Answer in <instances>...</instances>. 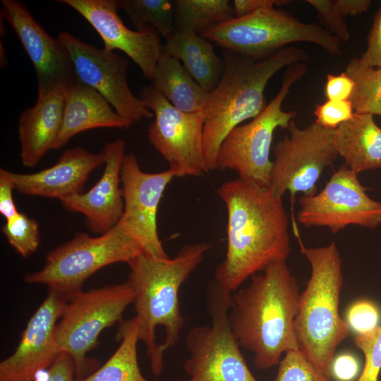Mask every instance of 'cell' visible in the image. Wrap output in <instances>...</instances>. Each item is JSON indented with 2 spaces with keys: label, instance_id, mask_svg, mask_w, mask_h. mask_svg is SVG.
Masks as SVG:
<instances>
[{
  "label": "cell",
  "instance_id": "obj_9",
  "mask_svg": "<svg viewBox=\"0 0 381 381\" xmlns=\"http://www.w3.org/2000/svg\"><path fill=\"white\" fill-rule=\"evenodd\" d=\"M232 292L215 280L207 288L210 322L188 331L187 381H257L249 370L229 319Z\"/></svg>",
  "mask_w": 381,
  "mask_h": 381
},
{
  "label": "cell",
  "instance_id": "obj_23",
  "mask_svg": "<svg viewBox=\"0 0 381 381\" xmlns=\"http://www.w3.org/2000/svg\"><path fill=\"white\" fill-rule=\"evenodd\" d=\"M373 114L354 112L334 133V145L347 167L358 174L381 167V128Z\"/></svg>",
  "mask_w": 381,
  "mask_h": 381
},
{
  "label": "cell",
  "instance_id": "obj_24",
  "mask_svg": "<svg viewBox=\"0 0 381 381\" xmlns=\"http://www.w3.org/2000/svg\"><path fill=\"white\" fill-rule=\"evenodd\" d=\"M162 52L182 62L193 79L209 94L218 86L224 60L218 56L212 42L188 30H177L163 44Z\"/></svg>",
  "mask_w": 381,
  "mask_h": 381
},
{
  "label": "cell",
  "instance_id": "obj_8",
  "mask_svg": "<svg viewBox=\"0 0 381 381\" xmlns=\"http://www.w3.org/2000/svg\"><path fill=\"white\" fill-rule=\"evenodd\" d=\"M307 72L304 62L293 64L283 75L282 85L265 109L250 121L231 130L222 143L217 156V169L236 171L238 177L267 188L272 161L270 151L277 128L287 129L296 116L285 111L282 104L294 83Z\"/></svg>",
  "mask_w": 381,
  "mask_h": 381
},
{
  "label": "cell",
  "instance_id": "obj_16",
  "mask_svg": "<svg viewBox=\"0 0 381 381\" xmlns=\"http://www.w3.org/2000/svg\"><path fill=\"white\" fill-rule=\"evenodd\" d=\"M68 299L52 290L28 320L15 351L0 363V381H35L61 353L57 321Z\"/></svg>",
  "mask_w": 381,
  "mask_h": 381
},
{
  "label": "cell",
  "instance_id": "obj_5",
  "mask_svg": "<svg viewBox=\"0 0 381 381\" xmlns=\"http://www.w3.org/2000/svg\"><path fill=\"white\" fill-rule=\"evenodd\" d=\"M301 253L311 267L306 287L300 294L294 329L298 349L320 372L332 377L331 367L338 346L350 329L339 314L343 285L341 258L334 242L306 248Z\"/></svg>",
  "mask_w": 381,
  "mask_h": 381
},
{
  "label": "cell",
  "instance_id": "obj_21",
  "mask_svg": "<svg viewBox=\"0 0 381 381\" xmlns=\"http://www.w3.org/2000/svg\"><path fill=\"white\" fill-rule=\"evenodd\" d=\"M66 88L37 95L34 106L25 109L18 119V133L23 165L32 168L54 150L64 116Z\"/></svg>",
  "mask_w": 381,
  "mask_h": 381
},
{
  "label": "cell",
  "instance_id": "obj_13",
  "mask_svg": "<svg viewBox=\"0 0 381 381\" xmlns=\"http://www.w3.org/2000/svg\"><path fill=\"white\" fill-rule=\"evenodd\" d=\"M57 39L69 57L75 77L98 92L129 127L144 118L154 116L130 88L125 58L85 42L66 31L61 32Z\"/></svg>",
  "mask_w": 381,
  "mask_h": 381
},
{
  "label": "cell",
  "instance_id": "obj_31",
  "mask_svg": "<svg viewBox=\"0 0 381 381\" xmlns=\"http://www.w3.org/2000/svg\"><path fill=\"white\" fill-rule=\"evenodd\" d=\"M274 381H332L318 370L299 349L285 353Z\"/></svg>",
  "mask_w": 381,
  "mask_h": 381
},
{
  "label": "cell",
  "instance_id": "obj_12",
  "mask_svg": "<svg viewBox=\"0 0 381 381\" xmlns=\"http://www.w3.org/2000/svg\"><path fill=\"white\" fill-rule=\"evenodd\" d=\"M153 113L148 140L179 177L208 173L203 152L204 110L186 113L175 108L152 85L140 97Z\"/></svg>",
  "mask_w": 381,
  "mask_h": 381
},
{
  "label": "cell",
  "instance_id": "obj_14",
  "mask_svg": "<svg viewBox=\"0 0 381 381\" xmlns=\"http://www.w3.org/2000/svg\"><path fill=\"white\" fill-rule=\"evenodd\" d=\"M298 222L303 226L327 227L336 234L350 225L375 229L381 224V201L371 199L346 164L331 176L324 188L299 199Z\"/></svg>",
  "mask_w": 381,
  "mask_h": 381
},
{
  "label": "cell",
  "instance_id": "obj_7",
  "mask_svg": "<svg viewBox=\"0 0 381 381\" xmlns=\"http://www.w3.org/2000/svg\"><path fill=\"white\" fill-rule=\"evenodd\" d=\"M140 245L119 222L108 232L92 237L80 233L47 255L44 267L25 276V282L44 284L68 300L82 291L85 280L104 267L128 263L143 253Z\"/></svg>",
  "mask_w": 381,
  "mask_h": 381
},
{
  "label": "cell",
  "instance_id": "obj_27",
  "mask_svg": "<svg viewBox=\"0 0 381 381\" xmlns=\"http://www.w3.org/2000/svg\"><path fill=\"white\" fill-rule=\"evenodd\" d=\"M174 5L176 29L200 35L236 18L229 0H175Z\"/></svg>",
  "mask_w": 381,
  "mask_h": 381
},
{
  "label": "cell",
  "instance_id": "obj_34",
  "mask_svg": "<svg viewBox=\"0 0 381 381\" xmlns=\"http://www.w3.org/2000/svg\"><path fill=\"white\" fill-rule=\"evenodd\" d=\"M354 110L350 100H327L316 105L314 114L317 122L322 127L335 130L353 116Z\"/></svg>",
  "mask_w": 381,
  "mask_h": 381
},
{
  "label": "cell",
  "instance_id": "obj_33",
  "mask_svg": "<svg viewBox=\"0 0 381 381\" xmlns=\"http://www.w3.org/2000/svg\"><path fill=\"white\" fill-rule=\"evenodd\" d=\"M380 313L377 306L368 300H358L347 309L346 321L350 330L365 334L378 327Z\"/></svg>",
  "mask_w": 381,
  "mask_h": 381
},
{
  "label": "cell",
  "instance_id": "obj_38",
  "mask_svg": "<svg viewBox=\"0 0 381 381\" xmlns=\"http://www.w3.org/2000/svg\"><path fill=\"white\" fill-rule=\"evenodd\" d=\"M14 184L11 176L10 171L0 169V213L6 219H11L18 214L13 191Z\"/></svg>",
  "mask_w": 381,
  "mask_h": 381
},
{
  "label": "cell",
  "instance_id": "obj_11",
  "mask_svg": "<svg viewBox=\"0 0 381 381\" xmlns=\"http://www.w3.org/2000/svg\"><path fill=\"white\" fill-rule=\"evenodd\" d=\"M289 133L272 148L274 159L267 187L271 193L282 199L289 191L313 195L323 169L338 154L334 145V130L327 129L314 121L304 128L291 121Z\"/></svg>",
  "mask_w": 381,
  "mask_h": 381
},
{
  "label": "cell",
  "instance_id": "obj_42",
  "mask_svg": "<svg viewBox=\"0 0 381 381\" xmlns=\"http://www.w3.org/2000/svg\"><path fill=\"white\" fill-rule=\"evenodd\" d=\"M371 4L370 0L334 1L336 9L344 18L348 16H355L367 11Z\"/></svg>",
  "mask_w": 381,
  "mask_h": 381
},
{
  "label": "cell",
  "instance_id": "obj_28",
  "mask_svg": "<svg viewBox=\"0 0 381 381\" xmlns=\"http://www.w3.org/2000/svg\"><path fill=\"white\" fill-rule=\"evenodd\" d=\"M118 8L123 11L137 30L153 27L165 40L176 31L174 1L116 0Z\"/></svg>",
  "mask_w": 381,
  "mask_h": 381
},
{
  "label": "cell",
  "instance_id": "obj_3",
  "mask_svg": "<svg viewBox=\"0 0 381 381\" xmlns=\"http://www.w3.org/2000/svg\"><path fill=\"white\" fill-rule=\"evenodd\" d=\"M211 247L206 242L186 245L168 259L143 252L128 263V281L135 291L138 337L146 346L155 375L162 373L164 353L179 342L185 324L179 290Z\"/></svg>",
  "mask_w": 381,
  "mask_h": 381
},
{
  "label": "cell",
  "instance_id": "obj_35",
  "mask_svg": "<svg viewBox=\"0 0 381 381\" xmlns=\"http://www.w3.org/2000/svg\"><path fill=\"white\" fill-rule=\"evenodd\" d=\"M318 12L320 21L327 30L341 43L351 37L350 31L344 18L340 15L332 0H306Z\"/></svg>",
  "mask_w": 381,
  "mask_h": 381
},
{
  "label": "cell",
  "instance_id": "obj_40",
  "mask_svg": "<svg viewBox=\"0 0 381 381\" xmlns=\"http://www.w3.org/2000/svg\"><path fill=\"white\" fill-rule=\"evenodd\" d=\"M359 363L355 356L349 353H341L334 358L331 375L339 381H353L358 374Z\"/></svg>",
  "mask_w": 381,
  "mask_h": 381
},
{
  "label": "cell",
  "instance_id": "obj_17",
  "mask_svg": "<svg viewBox=\"0 0 381 381\" xmlns=\"http://www.w3.org/2000/svg\"><path fill=\"white\" fill-rule=\"evenodd\" d=\"M77 11L97 31L104 49L120 50L140 68L145 78L152 80L163 44L160 34L152 26L140 30L127 28L118 15L116 0H59Z\"/></svg>",
  "mask_w": 381,
  "mask_h": 381
},
{
  "label": "cell",
  "instance_id": "obj_29",
  "mask_svg": "<svg viewBox=\"0 0 381 381\" xmlns=\"http://www.w3.org/2000/svg\"><path fill=\"white\" fill-rule=\"evenodd\" d=\"M345 72L354 82L349 99L354 112L381 116V66H363L353 58L346 65Z\"/></svg>",
  "mask_w": 381,
  "mask_h": 381
},
{
  "label": "cell",
  "instance_id": "obj_41",
  "mask_svg": "<svg viewBox=\"0 0 381 381\" xmlns=\"http://www.w3.org/2000/svg\"><path fill=\"white\" fill-rule=\"evenodd\" d=\"M286 0H234L232 5L236 18H242L258 10L287 4Z\"/></svg>",
  "mask_w": 381,
  "mask_h": 381
},
{
  "label": "cell",
  "instance_id": "obj_15",
  "mask_svg": "<svg viewBox=\"0 0 381 381\" xmlns=\"http://www.w3.org/2000/svg\"><path fill=\"white\" fill-rule=\"evenodd\" d=\"M177 173L171 169L158 173L143 171L136 157L125 155L121 169L123 211L119 220L126 232L143 252L168 259L157 231V214L163 193Z\"/></svg>",
  "mask_w": 381,
  "mask_h": 381
},
{
  "label": "cell",
  "instance_id": "obj_39",
  "mask_svg": "<svg viewBox=\"0 0 381 381\" xmlns=\"http://www.w3.org/2000/svg\"><path fill=\"white\" fill-rule=\"evenodd\" d=\"M75 365L73 358L65 352H61L48 368L43 381H75Z\"/></svg>",
  "mask_w": 381,
  "mask_h": 381
},
{
  "label": "cell",
  "instance_id": "obj_22",
  "mask_svg": "<svg viewBox=\"0 0 381 381\" xmlns=\"http://www.w3.org/2000/svg\"><path fill=\"white\" fill-rule=\"evenodd\" d=\"M98 128L129 126L98 92L76 78L66 88L62 124L54 150L81 132Z\"/></svg>",
  "mask_w": 381,
  "mask_h": 381
},
{
  "label": "cell",
  "instance_id": "obj_37",
  "mask_svg": "<svg viewBox=\"0 0 381 381\" xmlns=\"http://www.w3.org/2000/svg\"><path fill=\"white\" fill-rule=\"evenodd\" d=\"M354 88V82L346 73L327 74L325 87L327 100H349Z\"/></svg>",
  "mask_w": 381,
  "mask_h": 381
},
{
  "label": "cell",
  "instance_id": "obj_10",
  "mask_svg": "<svg viewBox=\"0 0 381 381\" xmlns=\"http://www.w3.org/2000/svg\"><path fill=\"white\" fill-rule=\"evenodd\" d=\"M134 300L135 291L128 280L82 291L68 301L56 325V337L60 351L73 358L78 379L92 364L86 355L98 344L101 332L120 321Z\"/></svg>",
  "mask_w": 381,
  "mask_h": 381
},
{
  "label": "cell",
  "instance_id": "obj_25",
  "mask_svg": "<svg viewBox=\"0 0 381 381\" xmlns=\"http://www.w3.org/2000/svg\"><path fill=\"white\" fill-rule=\"evenodd\" d=\"M152 85L177 109L193 113L204 109L210 94L189 74L180 61L162 52Z\"/></svg>",
  "mask_w": 381,
  "mask_h": 381
},
{
  "label": "cell",
  "instance_id": "obj_18",
  "mask_svg": "<svg viewBox=\"0 0 381 381\" xmlns=\"http://www.w3.org/2000/svg\"><path fill=\"white\" fill-rule=\"evenodd\" d=\"M1 2V17L13 28L34 66L37 95H47L61 87H67L76 77L57 37L49 35L21 2Z\"/></svg>",
  "mask_w": 381,
  "mask_h": 381
},
{
  "label": "cell",
  "instance_id": "obj_32",
  "mask_svg": "<svg viewBox=\"0 0 381 381\" xmlns=\"http://www.w3.org/2000/svg\"><path fill=\"white\" fill-rule=\"evenodd\" d=\"M353 342L365 357L362 372L356 381H377L381 370V325L371 332L356 334Z\"/></svg>",
  "mask_w": 381,
  "mask_h": 381
},
{
  "label": "cell",
  "instance_id": "obj_30",
  "mask_svg": "<svg viewBox=\"0 0 381 381\" xmlns=\"http://www.w3.org/2000/svg\"><path fill=\"white\" fill-rule=\"evenodd\" d=\"M1 231L11 247L24 258L34 253L40 246L39 224L23 212H18L6 220Z\"/></svg>",
  "mask_w": 381,
  "mask_h": 381
},
{
  "label": "cell",
  "instance_id": "obj_2",
  "mask_svg": "<svg viewBox=\"0 0 381 381\" xmlns=\"http://www.w3.org/2000/svg\"><path fill=\"white\" fill-rule=\"evenodd\" d=\"M232 293L231 327L240 346L253 353L258 369H269L283 353L298 349L294 321L301 293L286 261L270 265Z\"/></svg>",
  "mask_w": 381,
  "mask_h": 381
},
{
  "label": "cell",
  "instance_id": "obj_20",
  "mask_svg": "<svg viewBox=\"0 0 381 381\" xmlns=\"http://www.w3.org/2000/svg\"><path fill=\"white\" fill-rule=\"evenodd\" d=\"M104 163L102 152L92 153L77 147L64 150L55 164L40 171L10 173L18 192L60 200L82 193L91 172Z\"/></svg>",
  "mask_w": 381,
  "mask_h": 381
},
{
  "label": "cell",
  "instance_id": "obj_19",
  "mask_svg": "<svg viewBox=\"0 0 381 381\" xmlns=\"http://www.w3.org/2000/svg\"><path fill=\"white\" fill-rule=\"evenodd\" d=\"M125 143L117 139L107 143L102 150L104 169L99 180L86 193L60 200L65 209L84 215L92 232L104 234L119 222L123 211L121 169L125 156Z\"/></svg>",
  "mask_w": 381,
  "mask_h": 381
},
{
  "label": "cell",
  "instance_id": "obj_36",
  "mask_svg": "<svg viewBox=\"0 0 381 381\" xmlns=\"http://www.w3.org/2000/svg\"><path fill=\"white\" fill-rule=\"evenodd\" d=\"M358 62L365 66H381V4L373 17V25L367 37V48Z\"/></svg>",
  "mask_w": 381,
  "mask_h": 381
},
{
  "label": "cell",
  "instance_id": "obj_6",
  "mask_svg": "<svg viewBox=\"0 0 381 381\" xmlns=\"http://www.w3.org/2000/svg\"><path fill=\"white\" fill-rule=\"evenodd\" d=\"M224 49L259 61L296 42L316 44L332 56L341 54V42L326 28L305 23L274 8L258 10L216 25L201 35Z\"/></svg>",
  "mask_w": 381,
  "mask_h": 381
},
{
  "label": "cell",
  "instance_id": "obj_1",
  "mask_svg": "<svg viewBox=\"0 0 381 381\" xmlns=\"http://www.w3.org/2000/svg\"><path fill=\"white\" fill-rule=\"evenodd\" d=\"M217 194L227 210L226 253L214 280L234 292L291 251L289 219L282 199L241 178L222 183Z\"/></svg>",
  "mask_w": 381,
  "mask_h": 381
},
{
  "label": "cell",
  "instance_id": "obj_26",
  "mask_svg": "<svg viewBox=\"0 0 381 381\" xmlns=\"http://www.w3.org/2000/svg\"><path fill=\"white\" fill-rule=\"evenodd\" d=\"M118 335L121 342L106 363L86 377L75 381H148L138 365L137 345L140 339L135 319L121 322Z\"/></svg>",
  "mask_w": 381,
  "mask_h": 381
},
{
  "label": "cell",
  "instance_id": "obj_4",
  "mask_svg": "<svg viewBox=\"0 0 381 381\" xmlns=\"http://www.w3.org/2000/svg\"><path fill=\"white\" fill-rule=\"evenodd\" d=\"M223 54L222 78L203 109V152L208 173L217 169V153L228 133L242 122L256 117L267 105L265 90L272 76L284 68L310 58L306 51L296 46H288L259 61L226 49Z\"/></svg>",
  "mask_w": 381,
  "mask_h": 381
}]
</instances>
